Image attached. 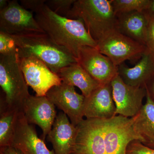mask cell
<instances>
[{
    "instance_id": "obj_1",
    "label": "cell",
    "mask_w": 154,
    "mask_h": 154,
    "mask_svg": "<svg viewBox=\"0 0 154 154\" xmlns=\"http://www.w3.org/2000/svg\"><path fill=\"white\" fill-rule=\"evenodd\" d=\"M134 117L116 115L109 119H85L76 126L72 154H127L128 145L143 139L133 128Z\"/></svg>"
},
{
    "instance_id": "obj_2",
    "label": "cell",
    "mask_w": 154,
    "mask_h": 154,
    "mask_svg": "<svg viewBox=\"0 0 154 154\" xmlns=\"http://www.w3.org/2000/svg\"><path fill=\"white\" fill-rule=\"evenodd\" d=\"M40 27L57 44L65 48L77 58L80 48H97V42L88 33L82 20L72 19L56 14L44 4L34 13Z\"/></svg>"
},
{
    "instance_id": "obj_3",
    "label": "cell",
    "mask_w": 154,
    "mask_h": 154,
    "mask_svg": "<svg viewBox=\"0 0 154 154\" xmlns=\"http://www.w3.org/2000/svg\"><path fill=\"white\" fill-rule=\"evenodd\" d=\"M13 36L19 57L32 56L37 58L56 74L61 69L77 62L71 53L55 43L45 33Z\"/></svg>"
},
{
    "instance_id": "obj_4",
    "label": "cell",
    "mask_w": 154,
    "mask_h": 154,
    "mask_svg": "<svg viewBox=\"0 0 154 154\" xmlns=\"http://www.w3.org/2000/svg\"><path fill=\"white\" fill-rule=\"evenodd\" d=\"M65 17L82 20L96 42L116 30V15L112 0H76Z\"/></svg>"
},
{
    "instance_id": "obj_5",
    "label": "cell",
    "mask_w": 154,
    "mask_h": 154,
    "mask_svg": "<svg viewBox=\"0 0 154 154\" xmlns=\"http://www.w3.org/2000/svg\"><path fill=\"white\" fill-rule=\"evenodd\" d=\"M0 86L7 105L22 111L30 95L17 52L0 54Z\"/></svg>"
},
{
    "instance_id": "obj_6",
    "label": "cell",
    "mask_w": 154,
    "mask_h": 154,
    "mask_svg": "<svg viewBox=\"0 0 154 154\" xmlns=\"http://www.w3.org/2000/svg\"><path fill=\"white\" fill-rule=\"evenodd\" d=\"M97 49L118 66L126 60L140 59L146 47L116 30L97 42Z\"/></svg>"
},
{
    "instance_id": "obj_7",
    "label": "cell",
    "mask_w": 154,
    "mask_h": 154,
    "mask_svg": "<svg viewBox=\"0 0 154 154\" xmlns=\"http://www.w3.org/2000/svg\"><path fill=\"white\" fill-rule=\"evenodd\" d=\"M0 31L12 35L45 33L34 17L17 0L9 1L6 8L0 10Z\"/></svg>"
},
{
    "instance_id": "obj_8",
    "label": "cell",
    "mask_w": 154,
    "mask_h": 154,
    "mask_svg": "<svg viewBox=\"0 0 154 154\" xmlns=\"http://www.w3.org/2000/svg\"><path fill=\"white\" fill-rule=\"evenodd\" d=\"M26 83L37 96H46L52 87L62 82L59 76L42 62L32 56L19 57Z\"/></svg>"
},
{
    "instance_id": "obj_9",
    "label": "cell",
    "mask_w": 154,
    "mask_h": 154,
    "mask_svg": "<svg viewBox=\"0 0 154 154\" xmlns=\"http://www.w3.org/2000/svg\"><path fill=\"white\" fill-rule=\"evenodd\" d=\"M112 95L116 106V115L132 118L142 108L146 95V86L133 87L124 83L118 75L111 82Z\"/></svg>"
},
{
    "instance_id": "obj_10",
    "label": "cell",
    "mask_w": 154,
    "mask_h": 154,
    "mask_svg": "<svg viewBox=\"0 0 154 154\" xmlns=\"http://www.w3.org/2000/svg\"><path fill=\"white\" fill-rule=\"evenodd\" d=\"M46 96L67 116L74 126L76 127L84 120L85 97L78 94L74 86L62 82L60 85L52 87Z\"/></svg>"
},
{
    "instance_id": "obj_11",
    "label": "cell",
    "mask_w": 154,
    "mask_h": 154,
    "mask_svg": "<svg viewBox=\"0 0 154 154\" xmlns=\"http://www.w3.org/2000/svg\"><path fill=\"white\" fill-rule=\"evenodd\" d=\"M77 62L101 85L111 83L118 75V66L95 48L88 46L81 48Z\"/></svg>"
},
{
    "instance_id": "obj_12",
    "label": "cell",
    "mask_w": 154,
    "mask_h": 154,
    "mask_svg": "<svg viewBox=\"0 0 154 154\" xmlns=\"http://www.w3.org/2000/svg\"><path fill=\"white\" fill-rule=\"evenodd\" d=\"M55 105L46 96L30 95L25 101L23 113L27 122L35 124L42 131L41 138L45 140L51 131L56 118Z\"/></svg>"
},
{
    "instance_id": "obj_13",
    "label": "cell",
    "mask_w": 154,
    "mask_h": 154,
    "mask_svg": "<svg viewBox=\"0 0 154 154\" xmlns=\"http://www.w3.org/2000/svg\"><path fill=\"white\" fill-rule=\"evenodd\" d=\"M11 146L22 154H55L38 137L35 127L27 122L23 111L18 114Z\"/></svg>"
},
{
    "instance_id": "obj_14",
    "label": "cell",
    "mask_w": 154,
    "mask_h": 154,
    "mask_svg": "<svg viewBox=\"0 0 154 154\" xmlns=\"http://www.w3.org/2000/svg\"><path fill=\"white\" fill-rule=\"evenodd\" d=\"M116 106L111 83L100 85L85 99L84 116L86 119H109L116 115Z\"/></svg>"
},
{
    "instance_id": "obj_15",
    "label": "cell",
    "mask_w": 154,
    "mask_h": 154,
    "mask_svg": "<svg viewBox=\"0 0 154 154\" xmlns=\"http://www.w3.org/2000/svg\"><path fill=\"white\" fill-rule=\"evenodd\" d=\"M77 134L76 127L65 113L61 112L57 116L47 138L52 144L55 154H72Z\"/></svg>"
},
{
    "instance_id": "obj_16",
    "label": "cell",
    "mask_w": 154,
    "mask_h": 154,
    "mask_svg": "<svg viewBox=\"0 0 154 154\" xmlns=\"http://www.w3.org/2000/svg\"><path fill=\"white\" fill-rule=\"evenodd\" d=\"M118 75L125 83L133 87H145L154 77V57L146 49L135 66L125 63L118 66Z\"/></svg>"
},
{
    "instance_id": "obj_17",
    "label": "cell",
    "mask_w": 154,
    "mask_h": 154,
    "mask_svg": "<svg viewBox=\"0 0 154 154\" xmlns=\"http://www.w3.org/2000/svg\"><path fill=\"white\" fill-rule=\"evenodd\" d=\"M116 15V30L146 46L149 17L144 12L138 11Z\"/></svg>"
},
{
    "instance_id": "obj_18",
    "label": "cell",
    "mask_w": 154,
    "mask_h": 154,
    "mask_svg": "<svg viewBox=\"0 0 154 154\" xmlns=\"http://www.w3.org/2000/svg\"><path fill=\"white\" fill-rule=\"evenodd\" d=\"M146 102L134 116L133 128L143 139L144 145L154 149V100L146 86Z\"/></svg>"
},
{
    "instance_id": "obj_19",
    "label": "cell",
    "mask_w": 154,
    "mask_h": 154,
    "mask_svg": "<svg viewBox=\"0 0 154 154\" xmlns=\"http://www.w3.org/2000/svg\"><path fill=\"white\" fill-rule=\"evenodd\" d=\"M57 75L63 82L79 88L85 98L101 85L78 62L61 69Z\"/></svg>"
},
{
    "instance_id": "obj_20",
    "label": "cell",
    "mask_w": 154,
    "mask_h": 154,
    "mask_svg": "<svg viewBox=\"0 0 154 154\" xmlns=\"http://www.w3.org/2000/svg\"><path fill=\"white\" fill-rule=\"evenodd\" d=\"M21 111L8 107L2 96L0 102V147L11 146L17 117Z\"/></svg>"
},
{
    "instance_id": "obj_21",
    "label": "cell",
    "mask_w": 154,
    "mask_h": 154,
    "mask_svg": "<svg viewBox=\"0 0 154 154\" xmlns=\"http://www.w3.org/2000/svg\"><path fill=\"white\" fill-rule=\"evenodd\" d=\"M151 0H112L116 14L138 11L145 12L148 8Z\"/></svg>"
},
{
    "instance_id": "obj_22",
    "label": "cell",
    "mask_w": 154,
    "mask_h": 154,
    "mask_svg": "<svg viewBox=\"0 0 154 154\" xmlns=\"http://www.w3.org/2000/svg\"><path fill=\"white\" fill-rule=\"evenodd\" d=\"M76 0H46L45 4L56 14L65 17Z\"/></svg>"
},
{
    "instance_id": "obj_23",
    "label": "cell",
    "mask_w": 154,
    "mask_h": 154,
    "mask_svg": "<svg viewBox=\"0 0 154 154\" xmlns=\"http://www.w3.org/2000/svg\"><path fill=\"white\" fill-rule=\"evenodd\" d=\"M17 52V47L13 35L0 31V54Z\"/></svg>"
},
{
    "instance_id": "obj_24",
    "label": "cell",
    "mask_w": 154,
    "mask_h": 154,
    "mask_svg": "<svg viewBox=\"0 0 154 154\" xmlns=\"http://www.w3.org/2000/svg\"><path fill=\"white\" fill-rule=\"evenodd\" d=\"M127 154H154V149L144 145L140 141L134 140L128 145Z\"/></svg>"
},
{
    "instance_id": "obj_25",
    "label": "cell",
    "mask_w": 154,
    "mask_h": 154,
    "mask_svg": "<svg viewBox=\"0 0 154 154\" xmlns=\"http://www.w3.org/2000/svg\"><path fill=\"white\" fill-rule=\"evenodd\" d=\"M147 49L154 57V18H150L146 38Z\"/></svg>"
},
{
    "instance_id": "obj_26",
    "label": "cell",
    "mask_w": 154,
    "mask_h": 154,
    "mask_svg": "<svg viewBox=\"0 0 154 154\" xmlns=\"http://www.w3.org/2000/svg\"><path fill=\"white\" fill-rule=\"evenodd\" d=\"M46 0H21L20 3L22 7L26 10L31 11L34 14L42 5L45 4Z\"/></svg>"
},
{
    "instance_id": "obj_27",
    "label": "cell",
    "mask_w": 154,
    "mask_h": 154,
    "mask_svg": "<svg viewBox=\"0 0 154 154\" xmlns=\"http://www.w3.org/2000/svg\"><path fill=\"white\" fill-rule=\"evenodd\" d=\"M0 154H22L19 150L12 146L0 147Z\"/></svg>"
},
{
    "instance_id": "obj_28",
    "label": "cell",
    "mask_w": 154,
    "mask_h": 154,
    "mask_svg": "<svg viewBox=\"0 0 154 154\" xmlns=\"http://www.w3.org/2000/svg\"><path fill=\"white\" fill-rule=\"evenodd\" d=\"M144 12L149 18H154V0H151L148 8Z\"/></svg>"
},
{
    "instance_id": "obj_29",
    "label": "cell",
    "mask_w": 154,
    "mask_h": 154,
    "mask_svg": "<svg viewBox=\"0 0 154 154\" xmlns=\"http://www.w3.org/2000/svg\"><path fill=\"white\" fill-rule=\"evenodd\" d=\"M9 1L7 0H1L0 1V10H3L8 6Z\"/></svg>"
},
{
    "instance_id": "obj_30",
    "label": "cell",
    "mask_w": 154,
    "mask_h": 154,
    "mask_svg": "<svg viewBox=\"0 0 154 154\" xmlns=\"http://www.w3.org/2000/svg\"><path fill=\"white\" fill-rule=\"evenodd\" d=\"M152 93L153 95L154 96V80L152 83Z\"/></svg>"
}]
</instances>
